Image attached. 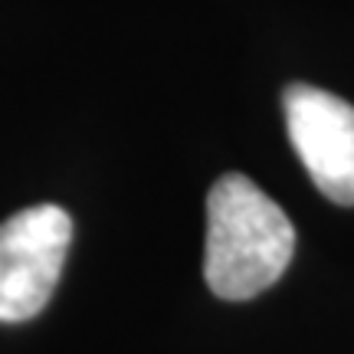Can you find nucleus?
Listing matches in <instances>:
<instances>
[{"instance_id": "3", "label": "nucleus", "mask_w": 354, "mask_h": 354, "mask_svg": "<svg viewBox=\"0 0 354 354\" xmlns=\"http://www.w3.org/2000/svg\"><path fill=\"white\" fill-rule=\"evenodd\" d=\"M286 128L299 161L328 201L354 207V105L335 92L292 82L282 92Z\"/></svg>"}, {"instance_id": "2", "label": "nucleus", "mask_w": 354, "mask_h": 354, "mask_svg": "<svg viewBox=\"0 0 354 354\" xmlns=\"http://www.w3.org/2000/svg\"><path fill=\"white\" fill-rule=\"evenodd\" d=\"M73 220L56 203L26 207L0 223V322L39 315L56 292Z\"/></svg>"}, {"instance_id": "1", "label": "nucleus", "mask_w": 354, "mask_h": 354, "mask_svg": "<svg viewBox=\"0 0 354 354\" xmlns=\"http://www.w3.org/2000/svg\"><path fill=\"white\" fill-rule=\"evenodd\" d=\"M295 253V227L272 197L246 174L216 177L207 194L203 276L214 295L246 302L286 272Z\"/></svg>"}]
</instances>
